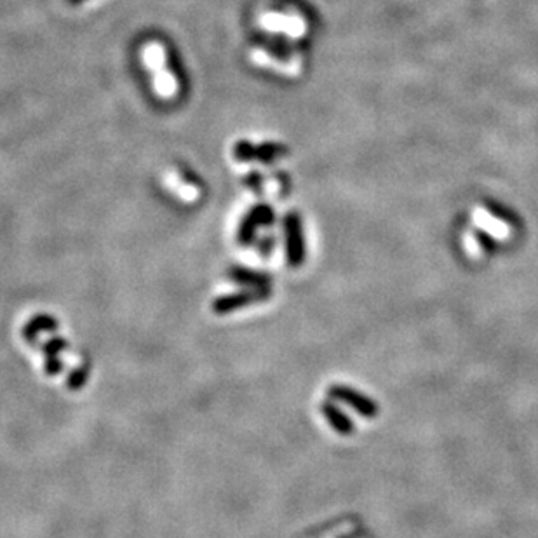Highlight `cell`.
<instances>
[{
	"instance_id": "obj_1",
	"label": "cell",
	"mask_w": 538,
	"mask_h": 538,
	"mask_svg": "<svg viewBox=\"0 0 538 538\" xmlns=\"http://www.w3.org/2000/svg\"><path fill=\"white\" fill-rule=\"evenodd\" d=\"M331 397H334L337 401L344 402V404H348L351 408H354L359 415L366 416V418H373L378 413V406H376L375 401H371L366 395L359 394V392L352 390V388L344 387V385H337L330 390Z\"/></svg>"
},
{
	"instance_id": "obj_2",
	"label": "cell",
	"mask_w": 538,
	"mask_h": 538,
	"mask_svg": "<svg viewBox=\"0 0 538 538\" xmlns=\"http://www.w3.org/2000/svg\"><path fill=\"white\" fill-rule=\"evenodd\" d=\"M288 235H290V260L293 265H298L304 258V242H302L300 227H298L297 218H291L288 222Z\"/></svg>"
},
{
	"instance_id": "obj_3",
	"label": "cell",
	"mask_w": 538,
	"mask_h": 538,
	"mask_svg": "<svg viewBox=\"0 0 538 538\" xmlns=\"http://www.w3.org/2000/svg\"><path fill=\"white\" fill-rule=\"evenodd\" d=\"M323 413L327 420H330L331 425L338 430L340 434H351L354 425H352L351 418L347 415L340 411L337 406H333L331 402H324L323 404Z\"/></svg>"
},
{
	"instance_id": "obj_4",
	"label": "cell",
	"mask_w": 538,
	"mask_h": 538,
	"mask_svg": "<svg viewBox=\"0 0 538 538\" xmlns=\"http://www.w3.org/2000/svg\"><path fill=\"white\" fill-rule=\"evenodd\" d=\"M476 222H477V225L483 227L484 230H488L491 235H495V237L505 239L509 235L507 227H505L504 223L500 222V220H495L493 216H490L488 213L481 211V209H477L476 211Z\"/></svg>"
}]
</instances>
